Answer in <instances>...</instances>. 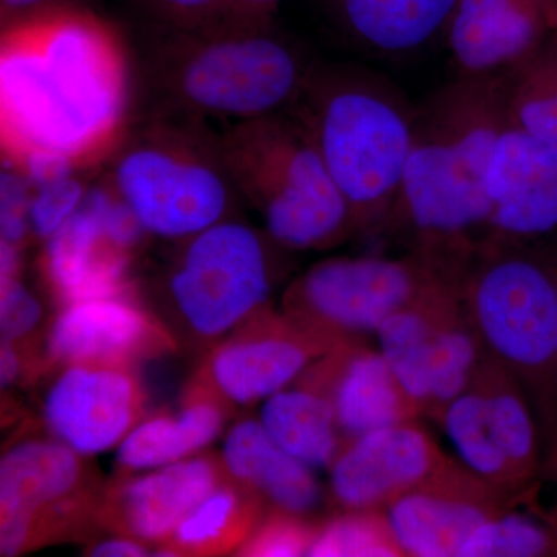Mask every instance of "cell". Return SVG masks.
Returning <instances> with one entry per match:
<instances>
[{
    "label": "cell",
    "instance_id": "26",
    "mask_svg": "<svg viewBox=\"0 0 557 557\" xmlns=\"http://www.w3.org/2000/svg\"><path fill=\"white\" fill-rule=\"evenodd\" d=\"M475 380L485 395L494 438L522 485L536 468L537 435L519 381L487 357L475 373Z\"/></svg>",
    "mask_w": 557,
    "mask_h": 557
},
{
    "label": "cell",
    "instance_id": "35",
    "mask_svg": "<svg viewBox=\"0 0 557 557\" xmlns=\"http://www.w3.org/2000/svg\"><path fill=\"white\" fill-rule=\"evenodd\" d=\"M44 310L21 276L0 278V329L2 341L24 344L39 327Z\"/></svg>",
    "mask_w": 557,
    "mask_h": 557
},
{
    "label": "cell",
    "instance_id": "37",
    "mask_svg": "<svg viewBox=\"0 0 557 557\" xmlns=\"http://www.w3.org/2000/svg\"><path fill=\"white\" fill-rule=\"evenodd\" d=\"M60 7H72V3L70 0H0L3 27Z\"/></svg>",
    "mask_w": 557,
    "mask_h": 557
},
{
    "label": "cell",
    "instance_id": "33",
    "mask_svg": "<svg viewBox=\"0 0 557 557\" xmlns=\"http://www.w3.org/2000/svg\"><path fill=\"white\" fill-rule=\"evenodd\" d=\"M145 28H200L231 16V0H132Z\"/></svg>",
    "mask_w": 557,
    "mask_h": 557
},
{
    "label": "cell",
    "instance_id": "2",
    "mask_svg": "<svg viewBox=\"0 0 557 557\" xmlns=\"http://www.w3.org/2000/svg\"><path fill=\"white\" fill-rule=\"evenodd\" d=\"M508 126L502 75H457L429 95L388 228L409 230L413 251L445 269H467L490 240L487 175Z\"/></svg>",
    "mask_w": 557,
    "mask_h": 557
},
{
    "label": "cell",
    "instance_id": "13",
    "mask_svg": "<svg viewBox=\"0 0 557 557\" xmlns=\"http://www.w3.org/2000/svg\"><path fill=\"white\" fill-rule=\"evenodd\" d=\"M448 463L437 443L413 421L375 429L339 449L330 467L333 497L346 511H384Z\"/></svg>",
    "mask_w": 557,
    "mask_h": 557
},
{
    "label": "cell",
    "instance_id": "29",
    "mask_svg": "<svg viewBox=\"0 0 557 557\" xmlns=\"http://www.w3.org/2000/svg\"><path fill=\"white\" fill-rule=\"evenodd\" d=\"M309 556L314 557H397L403 555L380 509L346 511L317 527Z\"/></svg>",
    "mask_w": 557,
    "mask_h": 557
},
{
    "label": "cell",
    "instance_id": "3",
    "mask_svg": "<svg viewBox=\"0 0 557 557\" xmlns=\"http://www.w3.org/2000/svg\"><path fill=\"white\" fill-rule=\"evenodd\" d=\"M311 62L274 21L143 28L138 69L153 113L236 124L285 112Z\"/></svg>",
    "mask_w": 557,
    "mask_h": 557
},
{
    "label": "cell",
    "instance_id": "10",
    "mask_svg": "<svg viewBox=\"0 0 557 557\" xmlns=\"http://www.w3.org/2000/svg\"><path fill=\"white\" fill-rule=\"evenodd\" d=\"M84 458L53 437L21 440L3 453L2 556H20L98 523L101 493Z\"/></svg>",
    "mask_w": 557,
    "mask_h": 557
},
{
    "label": "cell",
    "instance_id": "5",
    "mask_svg": "<svg viewBox=\"0 0 557 557\" xmlns=\"http://www.w3.org/2000/svg\"><path fill=\"white\" fill-rule=\"evenodd\" d=\"M113 152L110 188L149 236L189 239L228 219L239 196L205 121L152 113Z\"/></svg>",
    "mask_w": 557,
    "mask_h": 557
},
{
    "label": "cell",
    "instance_id": "17",
    "mask_svg": "<svg viewBox=\"0 0 557 557\" xmlns=\"http://www.w3.org/2000/svg\"><path fill=\"white\" fill-rule=\"evenodd\" d=\"M490 240L516 245L557 228V145L508 126L487 175Z\"/></svg>",
    "mask_w": 557,
    "mask_h": 557
},
{
    "label": "cell",
    "instance_id": "21",
    "mask_svg": "<svg viewBox=\"0 0 557 557\" xmlns=\"http://www.w3.org/2000/svg\"><path fill=\"white\" fill-rule=\"evenodd\" d=\"M347 42L376 58H405L445 38L457 0H318Z\"/></svg>",
    "mask_w": 557,
    "mask_h": 557
},
{
    "label": "cell",
    "instance_id": "28",
    "mask_svg": "<svg viewBox=\"0 0 557 557\" xmlns=\"http://www.w3.org/2000/svg\"><path fill=\"white\" fill-rule=\"evenodd\" d=\"M446 434L456 448L461 463L500 491L516 490L519 486L511 465L504 456L491 431L487 420L486 399L479 381L471 384L440 418Z\"/></svg>",
    "mask_w": 557,
    "mask_h": 557
},
{
    "label": "cell",
    "instance_id": "20",
    "mask_svg": "<svg viewBox=\"0 0 557 557\" xmlns=\"http://www.w3.org/2000/svg\"><path fill=\"white\" fill-rule=\"evenodd\" d=\"M350 341L330 348L296 380L327 395L346 442L421 416L383 354Z\"/></svg>",
    "mask_w": 557,
    "mask_h": 557
},
{
    "label": "cell",
    "instance_id": "27",
    "mask_svg": "<svg viewBox=\"0 0 557 557\" xmlns=\"http://www.w3.org/2000/svg\"><path fill=\"white\" fill-rule=\"evenodd\" d=\"M502 81L509 126L557 145V32Z\"/></svg>",
    "mask_w": 557,
    "mask_h": 557
},
{
    "label": "cell",
    "instance_id": "22",
    "mask_svg": "<svg viewBox=\"0 0 557 557\" xmlns=\"http://www.w3.org/2000/svg\"><path fill=\"white\" fill-rule=\"evenodd\" d=\"M220 458L231 480L255 491L273 508L304 518L318 507L321 490L313 468L277 446L259 420L234 424Z\"/></svg>",
    "mask_w": 557,
    "mask_h": 557
},
{
    "label": "cell",
    "instance_id": "6",
    "mask_svg": "<svg viewBox=\"0 0 557 557\" xmlns=\"http://www.w3.org/2000/svg\"><path fill=\"white\" fill-rule=\"evenodd\" d=\"M220 143L237 194L259 212L278 247L329 248L355 234L346 199L288 110L231 124Z\"/></svg>",
    "mask_w": 557,
    "mask_h": 557
},
{
    "label": "cell",
    "instance_id": "39",
    "mask_svg": "<svg viewBox=\"0 0 557 557\" xmlns=\"http://www.w3.org/2000/svg\"><path fill=\"white\" fill-rule=\"evenodd\" d=\"M25 348L21 344L2 341L0 348V379H2V387L11 386L17 383L24 372L27 361L24 355Z\"/></svg>",
    "mask_w": 557,
    "mask_h": 557
},
{
    "label": "cell",
    "instance_id": "14",
    "mask_svg": "<svg viewBox=\"0 0 557 557\" xmlns=\"http://www.w3.org/2000/svg\"><path fill=\"white\" fill-rule=\"evenodd\" d=\"M502 494L465 465L449 460L434 478L392 502L384 512L403 555L458 557L472 531L504 508Z\"/></svg>",
    "mask_w": 557,
    "mask_h": 557
},
{
    "label": "cell",
    "instance_id": "16",
    "mask_svg": "<svg viewBox=\"0 0 557 557\" xmlns=\"http://www.w3.org/2000/svg\"><path fill=\"white\" fill-rule=\"evenodd\" d=\"M101 201L100 190L90 186L78 212L44 242L40 271L61 307L135 295L131 278L134 249L116 236Z\"/></svg>",
    "mask_w": 557,
    "mask_h": 557
},
{
    "label": "cell",
    "instance_id": "31",
    "mask_svg": "<svg viewBox=\"0 0 557 557\" xmlns=\"http://www.w3.org/2000/svg\"><path fill=\"white\" fill-rule=\"evenodd\" d=\"M317 527L302 516L274 508L260 520L251 536L237 549V556L292 557L309 556Z\"/></svg>",
    "mask_w": 557,
    "mask_h": 557
},
{
    "label": "cell",
    "instance_id": "24",
    "mask_svg": "<svg viewBox=\"0 0 557 557\" xmlns=\"http://www.w3.org/2000/svg\"><path fill=\"white\" fill-rule=\"evenodd\" d=\"M265 399L259 421L271 440L307 467L330 468L344 442L327 395L296 381Z\"/></svg>",
    "mask_w": 557,
    "mask_h": 557
},
{
    "label": "cell",
    "instance_id": "23",
    "mask_svg": "<svg viewBox=\"0 0 557 557\" xmlns=\"http://www.w3.org/2000/svg\"><path fill=\"white\" fill-rule=\"evenodd\" d=\"M225 405L203 384L194 381L177 413H157L132 429L119 445L116 465L132 474L196 456L222 431Z\"/></svg>",
    "mask_w": 557,
    "mask_h": 557
},
{
    "label": "cell",
    "instance_id": "40",
    "mask_svg": "<svg viewBox=\"0 0 557 557\" xmlns=\"http://www.w3.org/2000/svg\"><path fill=\"white\" fill-rule=\"evenodd\" d=\"M282 0H231V14L248 21H274Z\"/></svg>",
    "mask_w": 557,
    "mask_h": 557
},
{
    "label": "cell",
    "instance_id": "34",
    "mask_svg": "<svg viewBox=\"0 0 557 557\" xmlns=\"http://www.w3.org/2000/svg\"><path fill=\"white\" fill-rule=\"evenodd\" d=\"M32 183L13 163L3 160L0 174V242L24 247L30 231Z\"/></svg>",
    "mask_w": 557,
    "mask_h": 557
},
{
    "label": "cell",
    "instance_id": "1",
    "mask_svg": "<svg viewBox=\"0 0 557 557\" xmlns=\"http://www.w3.org/2000/svg\"><path fill=\"white\" fill-rule=\"evenodd\" d=\"M129 108V60L89 11L60 7L3 27V159L53 150L89 163L119 145Z\"/></svg>",
    "mask_w": 557,
    "mask_h": 557
},
{
    "label": "cell",
    "instance_id": "25",
    "mask_svg": "<svg viewBox=\"0 0 557 557\" xmlns=\"http://www.w3.org/2000/svg\"><path fill=\"white\" fill-rule=\"evenodd\" d=\"M262 497L230 478L183 519L159 556H222L236 552L262 520Z\"/></svg>",
    "mask_w": 557,
    "mask_h": 557
},
{
    "label": "cell",
    "instance_id": "12",
    "mask_svg": "<svg viewBox=\"0 0 557 557\" xmlns=\"http://www.w3.org/2000/svg\"><path fill=\"white\" fill-rule=\"evenodd\" d=\"M135 366L62 364L42 399V420L51 437L84 457L119 446L145 412L146 392Z\"/></svg>",
    "mask_w": 557,
    "mask_h": 557
},
{
    "label": "cell",
    "instance_id": "4",
    "mask_svg": "<svg viewBox=\"0 0 557 557\" xmlns=\"http://www.w3.org/2000/svg\"><path fill=\"white\" fill-rule=\"evenodd\" d=\"M288 112L313 139L350 208L355 233L388 228L416 115L401 90L359 64H311Z\"/></svg>",
    "mask_w": 557,
    "mask_h": 557
},
{
    "label": "cell",
    "instance_id": "15",
    "mask_svg": "<svg viewBox=\"0 0 557 557\" xmlns=\"http://www.w3.org/2000/svg\"><path fill=\"white\" fill-rule=\"evenodd\" d=\"M222 458L196 454L148 474L115 480L101 493L98 525L145 544H166L183 519L225 482Z\"/></svg>",
    "mask_w": 557,
    "mask_h": 557
},
{
    "label": "cell",
    "instance_id": "36",
    "mask_svg": "<svg viewBox=\"0 0 557 557\" xmlns=\"http://www.w3.org/2000/svg\"><path fill=\"white\" fill-rule=\"evenodd\" d=\"M7 161L13 163L28 178L33 188L69 177L75 174L76 168H79L72 157L53 150H33L20 159Z\"/></svg>",
    "mask_w": 557,
    "mask_h": 557
},
{
    "label": "cell",
    "instance_id": "19",
    "mask_svg": "<svg viewBox=\"0 0 557 557\" xmlns=\"http://www.w3.org/2000/svg\"><path fill=\"white\" fill-rule=\"evenodd\" d=\"M557 32V0H457L445 39L457 75H504Z\"/></svg>",
    "mask_w": 557,
    "mask_h": 557
},
{
    "label": "cell",
    "instance_id": "7",
    "mask_svg": "<svg viewBox=\"0 0 557 557\" xmlns=\"http://www.w3.org/2000/svg\"><path fill=\"white\" fill-rule=\"evenodd\" d=\"M461 299L491 361L516 380L557 369V276L512 244L487 240L468 263Z\"/></svg>",
    "mask_w": 557,
    "mask_h": 557
},
{
    "label": "cell",
    "instance_id": "9",
    "mask_svg": "<svg viewBox=\"0 0 557 557\" xmlns=\"http://www.w3.org/2000/svg\"><path fill=\"white\" fill-rule=\"evenodd\" d=\"M445 281H460L434 260L358 256L318 262L293 282L284 309L296 324L332 341L376 333L387 318Z\"/></svg>",
    "mask_w": 557,
    "mask_h": 557
},
{
    "label": "cell",
    "instance_id": "32",
    "mask_svg": "<svg viewBox=\"0 0 557 557\" xmlns=\"http://www.w3.org/2000/svg\"><path fill=\"white\" fill-rule=\"evenodd\" d=\"M87 190L89 188L75 174L35 188L30 205L32 236L49 240L78 212Z\"/></svg>",
    "mask_w": 557,
    "mask_h": 557
},
{
    "label": "cell",
    "instance_id": "8",
    "mask_svg": "<svg viewBox=\"0 0 557 557\" xmlns=\"http://www.w3.org/2000/svg\"><path fill=\"white\" fill-rule=\"evenodd\" d=\"M166 287L178 324L214 343L267 307L273 262L265 237L231 218L200 231L182 240Z\"/></svg>",
    "mask_w": 557,
    "mask_h": 557
},
{
    "label": "cell",
    "instance_id": "11",
    "mask_svg": "<svg viewBox=\"0 0 557 557\" xmlns=\"http://www.w3.org/2000/svg\"><path fill=\"white\" fill-rule=\"evenodd\" d=\"M338 343L265 307L212 347L197 381L226 405H251L295 383Z\"/></svg>",
    "mask_w": 557,
    "mask_h": 557
},
{
    "label": "cell",
    "instance_id": "18",
    "mask_svg": "<svg viewBox=\"0 0 557 557\" xmlns=\"http://www.w3.org/2000/svg\"><path fill=\"white\" fill-rule=\"evenodd\" d=\"M172 350L174 336L135 295L61 307L46 339V361L60 366L79 361L138 364Z\"/></svg>",
    "mask_w": 557,
    "mask_h": 557
},
{
    "label": "cell",
    "instance_id": "30",
    "mask_svg": "<svg viewBox=\"0 0 557 557\" xmlns=\"http://www.w3.org/2000/svg\"><path fill=\"white\" fill-rule=\"evenodd\" d=\"M553 548L555 539L542 523L502 508L472 531L458 557H536Z\"/></svg>",
    "mask_w": 557,
    "mask_h": 557
},
{
    "label": "cell",
    "instance_id": "38",
    "mask_svg": "<svg viewBox=\"0 0 557 557\" xmlns=\"http://www.w3.org/2000/svg\"><path fill=\"white\" fill-rule=\"evenodd\" d=\"M149 548L138 539L116 534L87 548V555L94 557H139L148 556Z\"/></svg>",
    "mask_w": 557,
    "mask_h": 557
}]
</instances>
